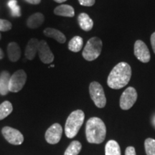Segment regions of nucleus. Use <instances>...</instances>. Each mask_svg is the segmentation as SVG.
<instances>
[{"label": "nucleus", "mask_w": 155, "mask_h": 155, "mask_svg": "<svg viewBox=\"0 0 155 155\" xmlns=\"http://www.w3.org/2000/svg\"><path fill=\"white\" fill-rule=\"evenodd\" d=\"M38 55L40 59L45 64H50L53 61L54 55L47 42L41 40L39 44Z\"/></svg>", "instance_id": "9b49d317"}, {"label": "nucleus", "mask_w": 155, "mask_h": 155, "mask_svg": "<svg viewBox=\"0 0 155 155\" xmlns=\"http://www.w3.org/2000/svg\"><path fill=\"white\" fill-rule=\"evenodd\" d=\"M7 54L9 61L17 62L21 56V50L16 42H10L7 47Z\"/></svg>", "instance_id": "2eb2a0df"}, {"label": "nucleus", "mask_w": 155, "mask_h": 155, "mask_svg": "<svg viewBox=\"0 0 155 155\" xmlns=\"http://www.w3.org/2000/svg\"><path fill=\"white\" fill-rule=\"evenodd\" d=\"M89 93L91 98L97 107L100 108L105 107L106 98L104 88L99 83L94 81L91 83L89 86Z\"/></svg>", "instance_id": "39448f33"}, {"label": "nucleus", "mask_w": 155, "mask_h": 155, "mask_svg": "<svg viewBox=\"0 0 155 155\" xmlns=\"http://www.w3.org/2000/svg\"><path fill=\"white\" fill-rule=\"evenodd\" d=\"M2 133L6 140L14 145H20L24 141V137L20 131L9 127H4Z\"/></svg>", "instance_id": "6e6552de"}, {"label": "nucleus", "mask_w": 155, "mask_h": 155, "mask_svg": "<svg viewBox=\"0 0 155 155\" xmlns=\"http://www.w3.org/2000/svg\"><path fill=\"white\" fill-rule=\"evenodd\" d=\"M0 40H1V34H0Z\"/></svg>", "instance_id": "473e14b6"}, {"label": "nucleus", "mask_w": 155, "mask_h": 155, "mask_svg": "<svg viewBox=\"0 0 155 155\" xmlns=\"http://www.w3.org/2000/svg\"><path fill=\"white\" fill-rule=\"evenodd\" d=\"M43 33L45 35L48 37V38L55 39L60 43H64L66 41V38H65V35L61 31L56 30V29L48 28L45 30H44Z\"/></svg>", "instance_id": "dca6fc26"}, {"label": "nucleus", "mask_w": 155, "mask_h": 155, "mask_svg": "<svg viewBox=\"0 0 155 155\" xmlns=\"http://www.w3.org/2000/svg\"><path fill=\"white\" fill-rule=\"evenodd\" d=\"M137 99V91L133 87L127 88L120 98V107L123 110H129L134 106Z\"/></svg>", "instance_id": "0eeeda50"}, {"label": "nucleus", "mask_w": 155, "mask_h": 155, "mask_svg": "<svg viewBox=\"0 0 155 155\" xmlns=\"http://www.w3.org/2000/svg\"><path fill=\"white\" fill-rule=\"evenodd\" d=\"M154 126H155V118L154 119Z\"/></svg>", "instance_id": "2f4dec72"}, {"label": "nucleus", "mask_w": 155, "mask_h": 155, "mask_svg": "<svg viewBox=\"0 0 155 155\" xmlns=\"http://www.w3.org/2000/svg\"><path fill=\"white\" fill-rule=\"evenodd\" d=\"M144 147L147 155H155V139H147L144 141Z\"/></svg>", "instance_id": "5701e85b"}, {"label": "nucleus", "mask_w": 155, "mask_h": 155, "mask_svg": "<svg viewBox=\"0 0 155 155\" xmlns=\"http://www.w3.org/2000/svg\"><path fill=\"white\" fill-rule=\"evenodd\" d=\"M125 155H136V151L134 147H128L126 149Z\"/></svg>", "instance_id": "bb28decb"}, {"label": "nucleus", "mask_w": 155, "mask_h": 155, "mask_svg": "<svg viewBox=\"0 0 155 155\" xmlns=\"http://www.w3.org/2000/svg\"><path fill=\"white\" fill-rule=\"evenodd\" d=\"M83 45V38L80 36H75L68 43V49L71 51L78 53L82 49Z\"/></svg>", "instance_id": "aec40b11"}, {"label": "nucleus", "mask_w": 155, "mask_h": 155, "mask_svg": "<svg viewBox=\"0 0 155 155\" xmlns=\"http://www.w3.org/2000/svg\"><path fill=\"white\" fill-rule=\"evenodd\" d=\"M63 134V129L59 124H54L45 133V139L50 144H55L60 141Z\"/></svg>", "instance_id": "9d476101"}, {"label": "nucleus", "mask_w": 155, "mask_h": 155, "mask_svg": "<svg viewBox=\"0 0 155 155\" xmlns=\"http://www.w3.org/2000/svg\"><path fill=\"white\" fill-rule=\"evenodd\" d=\"M44 21L45 17L42 13H35L28 19L27 25L30 29H37L44 22Z\"/></svg>", "instance_id": "4468645a"}, {"label": "nucleus", "mask_w": 155, "mask_h": 155, "mask_svg": "<svg viewBox=\"0 0 155 155\" xmlns=\"http://www.w3.org/2000/svg\"><path fill=\"white\" fill-rule=\"evenodd\" d=\"M106 155H121V149L119 144L114 140H110L105 147Z\"/></svg>", "instance_id": "6ab92c4d"}, {"label": "nucleus", "mask_w": 155, "mask_h": 155, "mask_svg": "<svg viewBox=\"0 0 155 155\" xmlns=\"http://www.w3.org/2000/svg\"><path fill=\"white\" fill-rule=\"evenodd\" d=\"M27 2L32 4V5H38V4L40 3L41 0H25Z\"/></svg>", "instance_id": "c85d7f7f"}, {"label": "nucleus", "mask_w": 155, "mask_h": 155, "mask_svg": "<svg viewBox=\"0 0 155 155\" xmlns=\"http://www.w3.org/2000/svg\"><path fill=\"white\" fill-rule=\"evenodd\" d=\"M103 43L97 37L89 39L83 50V57L88 61H93L98 58L101 53Z\"/></svg>", "instance_id": "20e7f679"}, {"label": "nucleus", "mask_w": 155, "mask_h": 155, "mask_svg": "<svg viewBox=\"0 0 155 155\" xmlns=\"http://www.w3.org/2000/svg\"><path fill=\"white\" fill-rule=\"evenodd\" d=\"M3 58H4V53H3L2 50L1 48H0V60L2 59Z\"/></svg>", "instance_id": "c756f323"}, {"label": "nucleus", "mask_w": 155, "mask_h": 155, "mask_svg": "<svg viewBox=\"0 0 155 155\" xmlns=\"http://www.w3.org/2000/svg\"><path fill=\"white\" fill-rule=\"evenodd\" d=\"M151 44H152L153 51L155 53V32L151 35Z\"/></svg>", "instance_id": "cd10ccee"}, {"label": "nucleus", "mask_w": 155, "mask_h": 155, "mask_svg": "<svg viewBox=\"0 0 155 155\" xmlns=\"http://www.w3.org/2000/svg\"><path fill=\"white\" fill-rule=\"evenodd\" d=\"M54 1L56 2H58V3H63V2H64L67 1V0H54Z\"/></svg>", "instance_id": "7c9ffc66"}, {"label": "nucleus", "mask_w": 155, "mask_h": 155, "mask_svg": "<svg viewBox=\"0 0 155 155\" xmlns=\"http://www.w3.org/2000/svg\"><path fill=\"white\" fill-rule=\"evenodd\" d=\"M131 77L130 65L125 62L118 63L108 77L107 84L112 89H120L127 86Z\"/></svg>", "instance_id": "f257e3e1"}, {"label": "nucleus", "mask_w": 155, "mask_h": 155, "mask_svg": "<svg viewBox=\"0 0 155 155\" xmlns=\"http://www.w3.org/2000/svg\"><path fill=\"white\" fill-rule=\"evenodd\" d=\"M78 21L79 26L83 30L88 32L92 30L93 26H94V22L86 13H81L79 15L78 17Z\"/></svg>", "instance_id": "ddd939ff"}, {"label": "nucleus", "mask_w": 155, "mask_h": 155, "mask_svg": "<svg viewBox=\"0 0 155 155\" xmlns=\"http://www.w3.org/2000/svg\"><path fill=\"white\" fill-rule=\"evenodd\" d=\"M82 145L78 141H73L66 149L64 155H78L80 153Z\"/></svg>", "instance_id": "4be33fe9"}, {"label": "nucleus", "mask_w": 155, "mask_h": 155, "mask_svg": "<svg viewBox=\"0 0 155 155\" xmlns=\"http://www.w3.org/2000/svg\"><path fill=\"white\" fill-rule=\"evenodd\" d=\"M10 75L7 71H2L0 74V94L5 96L9 92V84Z\"/></svg>", "instance_id": "f3484780"}, {"label": "nucleus", "mask_w": 155, "mask_h": 155, "mask_svg": "<svg viewBox=\"0 0 155 155\" xmlns=\"http://www.w3.org/2000/svg\"><path fill=\"white\" fill-rule=\"evenodd\" d=\"M81 5L85 6V7H91L94 5L96 0H78Z\"/></svg>", "instance_id": "a878e982"}, {"label": "nucleus", "mask_w": 155, "mask_h": 155, "mask_svg": "<svg viewBox=\"0 0 155 155\" xmlns=\"http://www.w3.org/2000/svg\"><path fill=\"white\" fill-rule=\"evenodd\" d=\"M134 55L139 61L148 63L150 61V53L147 45L141 40H137L134 44Z\"/></svg>", "instance_id": "1a4fd4ad"}, {"label": "nucleus", "mask_w": 155, "mask_h": 155, "mask_svg": "<svg viewBox=\"0 0 155 155\" xmlns=\"http://www.w3.org/2000/svg\"><path fill=\"white\" fill-rule=\"evenodd\" d=\"M84 119V112L81 110H76L70 114L65 126V133L68 138H73L77 135L82 127Z\"/></svg>", "instance_id": "7ed1b4c3"}, {"label": "nucleus", "mask_w": 155, "mask_h": 155, "mask_svg": "<svg viewBox=\"0 0 155 155\" xmlns=\"http://www.w3.org/2000/svg\"><path fill=\"white\" fill-rule=\"evenodd\" d=\"M12 23L7 19H0V31L7 32L12 29Z\"/></svg>", "instance_id": "393cba45"}, {"label": "nucleus", "mask_w": 155, "mask_h": 155, "mask_svg": "<svg viewBox=\"0 0 155 155\" xmlns=\"http://www.w3.org/2000/svg\"><path fill=\"white\" fill-rule=\"evenodd\" d=\"M87 141L91 144H101L106 138L105 124L98 117H92L88 120L86 126Z\"/></svg>", "instance_id": "f03ea898"}, {"label": "nucleus", "mask_w": 155, "mask_h": 155, "mask_svg": "<svg viewBox=\"0 0 155 155\" xmlns=\"http://www.w3.org/2000/svg\"><path fill=\"white\" fill-rule=\"evenodd\" d=\"M12 104L8 101H5L0 104V120L5 119L12 112Z\"/></svg>", "instance_id": "412c9836"}, {"label": "nucleus", "mask_w": 155, "mask_h": 155, "mask_svg": "<svg viewBox=\"0 0 155 155\" xmlns=\"http://www.w3.org/2000/svg\"><path fill=\"white\" fill-rule=\"evenodd\" d=\"M54 13L56 15L62 17H73L75 15L74 9L72 6L68 5H61L54 9Z\"/></svg>", "instance_id": "a211bd4d"}, {"label": "nucleus", "mask_w": 155, "mask_h": 155, "mask_svg": "<svg viewBox=\"0 0 155 155\" xmlns=\"http://www.w3.org/2000/svg\"><path fill=\"white\" fill-rule=\"evenodd\" d=\"M27 81V74L23 70H19L13 73L9 80V90L13 93L19 92L24 87Z\"/></svg>", "instance_id": "423d86ee"}, {"label": "nucleus", "mask_w": 155, "mask_h": 155, "mask_svg": "<svg viewBox=\"0 0 155 155\" xmlns=\"http://www.w3.org/2000/svg\"><path fill=\"white\" fill-rule=\"evenodd\" d=\"M39 44H40V42H39L38 39L32 38L30 40V41L27 45L26 48H25V54L27 59L32 61L35 58L36 54L38 52Z\"/></svg>", "instance_id": "f8f14e48"}, {"label": "nucleus", "mask_w": 155, "mask_h": 155, "mask_svg": "<svg viewBox=\"0 0 155 155\" xmlns=\"http://www.w3.org/2000/svg\"><path fill=\"white\" fill-rule=\"evenodd\" d=\"M8 6L10 9L11 14L13 17H19L21 16L20 7L17 5V0H9L8 2Z\"/></svg>", "instance_id": "b1692460"}]
</instances>
